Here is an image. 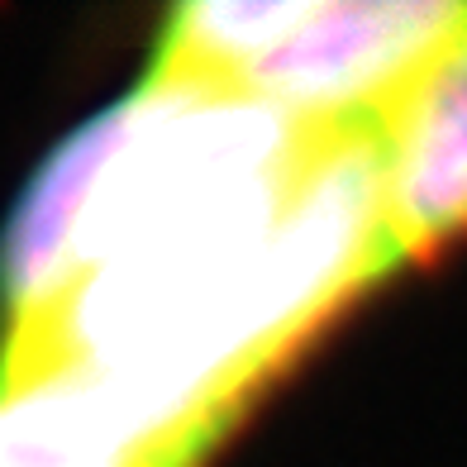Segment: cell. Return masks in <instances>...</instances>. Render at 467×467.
Masks as SVG:
<instances>
[{
	"label": "cell",
	"instance_id": "obj_1",
	"mask_svg": "<svg viewBox=\"0 0 467 467\" xmlns=\"http://www.w3.org/2000/svg\"><path fill=\"white\" fill-rule=\"evenodd\" d=\"M462 29L467 0H301L229 91L306 124H387Z\"/></svg>",
	"mask_w": 467,
	"mask_h": 467
},
{
	"label": "cell",
	"instance_id": "obj_2",
	"mask_svg": "<svg viewBox=\"0 0 467 467\" xmlns=\"http://www.w3.org/2000/svg\"><path fill=\"white\" fill-rule=\"evenodd\" d=\"M387 272L467 234V29L387 115Z\"/></svg>",
	"mask_w": 467,
	"mask_h": 467
},
{
	"label": "cell",
	"instance_id": "obj_3",
	"mask_svg": "<svg viewBox=\"0 0 467 467\" xmlns=\"http://www.w3.org/2000/svg\"><path fill=\"white\" fill-rule=\"evenodd\" d=\"M162 439L115 381L87 368L0 372V467H139Z\"/></svg>",
	"mask_w": 467,
	"mask_h": 467
},
{
	"label": "cell",
	"instance_id": "obj_4",
	"mask_svg": "<svg viewBox=\"0 0 467 467\" xmlns=\"http://www.w3.org/2000/svg\"><path fill=\"white\" fill-rule=\"evenodd\" d=\"M220 439L215 424H196V430H177V434H167L153 453H148L139 467H196L205 453H210V443Z\"/></svg>",
	"mask_w": 467,
	"mask_h": 467
}]
</instances>
